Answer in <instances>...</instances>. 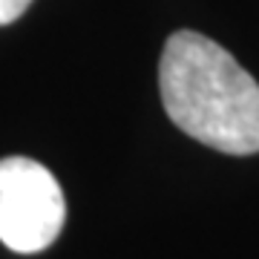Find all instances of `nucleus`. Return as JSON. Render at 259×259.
<instances>
[{"label":"nucleus","mask_w":259,"mask_h":259,"mask_svg":"<svg viewBox=\"0 0 259 259\" xmlns=\"http://www.w3.org/2000/svg\"><path fill=\"white\" fill-rule=\"evenodd\" d=\"M161 101L182 133L228 156L259 153V83L216 40L182 29L158 64Z\"/></svg>","instance_id":"f257e3e1"},{"label":"nucleus","mask_w":259,"mask_h":259,"mask_svg":"<svg viewBox=\"0 0 259 259\" xmlns=\"http://www.w3.org/2000/svg\"><path fill=\"white\" fill-rule=\"evenodd\" d=\"M66 222L64 190L35 158H0V242L15 253H40Z\"/></svg>","instance_id":"f03ea898"},{"label":"nucleus","mask_w":259,"mask_h":259,"mask_svg":"<svg viewBox=\"0 0 259 259\" xmlns=\"http://www.w3.org/2000/svg\"><path fill=\"white\" fill-rule=\"evenodd\" d=\"M32 0H0V26L6 23H15V20L29 9Z\"/></svg>","instance_id":"7ed1b4c3"}]
</instances>
